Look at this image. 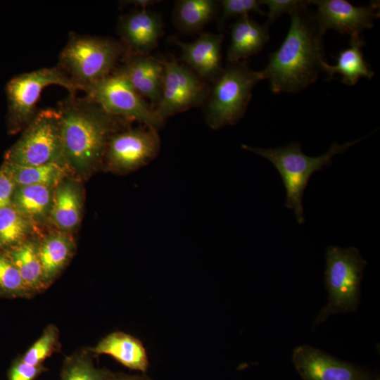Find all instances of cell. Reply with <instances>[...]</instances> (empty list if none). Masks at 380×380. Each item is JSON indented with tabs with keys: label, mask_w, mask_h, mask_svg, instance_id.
I'll use <instances>...</instances> for the list:
<instances>
[{
	"label": "cell",
	"mask_w": 380,
	"mask_h": 380,
	"mask_svg": "<svg viewBox=\"0 0 380 380\" xmlns=\"http://www.w3.org/2000/svg\"><path fill=\"white\" fill-rule=\"evenodd\" d=\"M60 85L70 94L77 86L59 68H44L13 77L6 87L8 100V132L15 133L26 127L37 113L36 104L42 90L49 85Z\"/></svg>",
	"instance_id": "cell-8"
},
{
	"label": "cell",
	"mask_w": 380,
	"mask_h": 380,
	"mask_svg": "<svg viewBox=\"0 0 380 380\" xmlns=\"http://www.w3.org/2000/svg\"><path fill=\"white\" fill-rule=\"evenodd\" d=\"M53 223L64 231L74 229L80 220L81 198L75 185L70 182L59 184L53 194L49 210Z\"/></svg>",
	"instance_id": "cell-23"
},
{
	"label": "cell",
	"mask_w": 380,
	"mask_h": 380,
	"mask_svg": "<svg viewBox=\"0 0 380 380\" xmlns=\"http://www.w3.org/2000/svg\"><path fill=\"white\" fill-rule=\"evenodd\" d=\"M3 252L14 264L32 294L48 287L38 255V244L27 239Z\"/></svg>",
	"instance_id": "cell-21"
},
{
	"label": "cell",
	"mask_w": 380,
	"mask_h": 380,
	"mask_svg": "<svg viewBox=\"0 0 380 380\" xmlns=\"http://www.w3.org/2000/svg\"><path fill=\"white\" fill-rule=\"evenodd\" d=\"M110 380H144V379L139 377H119V378H115Z\"/></svg>",
	"instance_id": "cell-35"
},
{
	"label": "cell",
	"mask_w": 380,
	"mask_h": 380,
	"mask_svg": "<svg viewBox=\"0 0 380 380\" xmlns=\"http://www.w3.org/2000/svg\"><path fill=\"white\" fill-rule=\"evenodd\" d=\"M57 109L61 118L63 160L80 171L93 167L101 160L118 125L127 121L108 113L87 96L70 94Z\"/></svg>",
	"instance_id": "cell-2"
},
{
	"label": "cell",
	"mask_w": 380,
	"mask_h": 380,
	"mask_svg": "<svg viewBox=\"0 0 380 380\" xmlns=\"http://www.w3.org/2000/svg\"><path fill=\"white\" fill-rule=\"evenodd\" d=\"M16 184L6 172L0 167V209L11 205L13 196Z\"/></svg>",
	"instance_id": "cell-32"
},
{
	"label": "cell",
	"mask_w": 380,
	"mask_h": 380,
	"mask_svg": "<svg viewBox=\"0 0 380 380\" xmlns=\"http://www.w3.org/2000/svg\"><path fill=\"white\" fill-rule=\"evenodd\" d=\"M219 3L221 8L220 25L229 18H238L248 15L251 12L266 15L261 9V4L258 0H222Z\"/></svg>",
	"instance_id": "cell-29"
},
{
	"label": "cell",
	"mask_w": 380,
	"mask_h": 380,
	"mask_svg": "<svg viewBox=\"0 0 380 380\" xmlns=\"http://www.w3.org/2000/svg\"><path fill=\"white\" fill-rule=\"evenodd\" d=\"M4 159V162L20 166L64 161L61 118L58 109L37 112L20 139L6 151Z\"/></svg>",
	"instance_id": "cell-7"
},
{
	"label": "cell",
	"mask_w": 380,
	"mask_h": 380,
	"mask_svg": "<svg viewBox=\"0 0 380 380\" xmlns=\"http://www.w3.org/2000/svg\"><path fill=\"white\" fill-rule=\"evenodd\" d=\"M317 11L314 13L322 31L332 29L342 34H360L374 25L379 17V4L372 1L366 6H355L345 0H313Z\"/></svg>",
	"instance_id": "cell-13"
},
{
	"label": "cell",
	"mask_w": 380,
	"mask_h": 380,
	"mask_svg": "<svg viewBox=\"0 0 380 380\" xmlns=\"http://www.w3.org/2000/svg\"><path fill=\"white\" fill-rule=\"evenodd\" d=\"M67 165L63 160L37 166H20L4 162L1 167L10 175L16 186L43 185L53 188L61 184L65 176Z\"/></svg>",
	"instance_id": "cell-22"
},
{
	"label": "cell",
	"mask_w": 380,
	"mask_h": 380,
	"mask_svg": "<svg viewBox=\"0 0 380 380\" xmlns=\"http://www.w3.org/2000/svg\"><path fill=\"white\" fill-rule=\"evenodd\" d=\"M222 34L204 32L194 42L186 43L172 38L182 52V60L203 80L215 82L222 72Z\"/></svg>",
	"instance_id": "cell-15"
},
{
	"label": "cell",
	"mask_w": 380,
	"mask_h": 380,
	"mask_svg": "<svg viewBox=\"0 0 380 380\" xmlns=\"http://www.w3.org/2000/svg\"><path fill=\"white\" fill-rule=\"evenodd\" d=\"M261 80L260 71L252 70L246 61L227 63L205 103L208 126L217 129L236 124L246 111L254 87Z\"/></svg>",
	"instance_id": "cell-4"
},
{
	"label": "cell",
	"mask_w": 380,
	"mask_h": 380,
	"mask_svg": "<svg viewBox=\"0 0 380 380\" xmlns=\"http://www.w3.org/2000/svg\"><path fill=\"white\" fill-rule=\"evenodd\" d=\"M158 1L156 0H132L122 1V4L133 5L138 9L147 8L156 4Z\"/></svg>",
	"instance_id": "cell-34"
},
{
	"label": "cell",
	"mask_w": 380,
	"mask_h": 380,
	"mask_svg": "<svg viewBox=\"0 0 380 380\" xmlns=\"http://www.w3.org/2000/svg\"><path fill=\"white\" fill-rule=\"evenodd\" d=\"M292 362L303 380H372L366 369L308 345L296 347Z\"/></svg>",
	"instance_id": "cell-12"
},
{
	"label": "cell",
	"mask_w": 380,
	"mask_h": 380,
	"mask_svg": "<svg viewBox=\"0 0 380 380\" xmlns=\"http://www.w3.org/2000/svg\"><path fill=\"white\" fill-rule=\"evenodd\" d=\"M324 281L328 302L313 322V328L330 315L356 311L360 300V285L367 261L355 247L328 246Z\"/></svg>",
	"instance_id": "cell-5"
},
{
	"label": "cell",
	"mask_w": 380,
	"mask_h": 380,
	"mask_svg": "<svg viewBox=\"0 0 380 380\" xmlns=\"http://www.w3.org/2000/svg\"><path fill=\"white\" fill-rule=\"evenodd\" d=\"M361 140L362 138L343 144L334 142L326 153L317 157H310L303 153L298 142L274 148L247 145H242V147L266 158L277 170L286 189L285 205L293 210L298 223L301 224L305 222L303 196L311 176L325 166L331 165L332 158L337 154L345 153L350 146Z\"/></svg>",
	"instance_id": "cell-3"
},
{
	"label": "cell",
	"mask_w": 380,
	"mask_h": 380,
	"mask_svg": "<svg viewBox=\"0 0 380 380\" xmlns=\"http://www.w3.org/2000/svg\"><path fill=\"white\" fill-rule=\"evenodd\" d=\"M163 27L159 13L142 8L122 15L118 32L131 53L146 55L158 45Z\"/></svg>",
	"instance_id": "cell-14"
},
{
	"label": "cell",
	"mask_w": 380,
	"mask_h": 380,
	"mask_svg": "<svg viewBox=\"0 0 380 380\" xmlns=\"http://www.w3.org/2000/svg\"><path fill=\"white\" fill-rule=\"evenodd\" d=\"M219 5L214 0L177 1L173 11L174 22L183 32H196L215 18Z\"/></svg>",
	"instance_id": "cell-24"
},
{
	"label": "cell",
	"mask_w": 380,
	"mask_h": 380,
	"mask_svg": "<svg viewBox=\"0 0 380 380\" xmlns=\"http://www.w3.org/2000/svg\"><path fill=\"white\" fill-rule=\"evenodd\" d=\"M31 295L14 264L0 251V298H26Z\"/></svg>",
	"instance_id": "cell-27"
},
{
	"label": "cell",
	"mask_w": 380,
	"mask_h": 380,
	"mask_svg": "<svg viewBox=\"0 0 380 380\" xmlns=\"http://www.w3.org/2000/svg\"><path fill=\"white\" fill-rule=\"evenodd\" d=\"M96 354L108 355L124 366L146 372L148 362L143 343L135 337L120 331L111 333L92 348Z\"/></svg>",
	"instance_id": "cell-19"
},
{
	"label": "cell",
	"mask_w": 380,
	"mask_h": 380,
	"mask_svg": "<svg viewBox=\"0 0 380 380\" xmlns=\"http://www.w3.org/2000/svg\"><path fill=\"white\" fill-rule=\"evenodd\" d=\"M365 42L360 34L350 36L349 46L342 50L336 58V63L331 65L326 61L322 62V70L329 79L336 74L341 75V82L347 85H355L361 77L371 80L374 72L365 60L362 47Z\"/></svg>",
	"instance_id": "cell-18"
},
{
	"label": "cell",
	"mask_w": 380,
	"mask_h": 380,
	"mask_svg": "<svg viewBox=\"0 0 380 380\" xmlns=\"http://www.w3.org/2000/svg\"><path fill=\"white\" fill-rule=\"evenodd\" d=\"M52 189L43 185L17 186L11 205L30 221L41 219L50 210Z\"/></svg>",
	"instance_id": "cell-25"
},
{
	"label": "cell",
	"mask_w": 380,
	"mask_h": 380,
	"mask_svg": "<svg viewBox=\"0 0 380 380\" xmlns=\"http://www.w3.org/2000/svg\"><path fill=\"white\" fill-rule=\"evenodd\" d=\"M227 63L242 61L261 51L270 40L269 25H260L248 15L238 18L230 27Z\"/></svg>",
	"instance_id": "cell-17"
},
{
	"label": "cell",
	"mask_w": 380,
	"mask_h": 380,
	"mask_svg": "<svg viewBox=\"0 0 380 380\" xmlns=\"http://www.w3.org/2000/svg\"><path fill=\"white\" fill-rule=\"evenodd\" d=\"M63 380H104V374L84 357L72 360L67 366Z\"/></svg>",
	"instance_id": "cell-30"
},
{
	"label": "cell",
	"mask_w": 380,
	"mask_h": 380,
	"mask_svg": "<svg viewBox=\"0 0 380 380\" xmlns=\"http://www.w3.org/2000/svg\"><path fill=\"white\" fill-rule=\"evenodd\" d=\"M157 131L146 126L113 134L103 156L108 168L115 172L127 173L151 162L160 147Z\"/></svg>",
	"instance_id": "cell-11"
},
{
	"label": "cell",
	"mask_w": 380,
	"mask_h": 380,
	"mask_svg": "<svg viewBox=\"0 0 380 380\" xmlns=\"http://www.w3.org/2000/svg\"><path fill=\"white\" fill-rule=\"evenodd\" d=\"M124 53V46L112 39L74 34L61 51L59 62L82 90L111 74Z\"/></svg>",
	"instance_id": "cell-6"
},
{
	"label": "cell",
	"mask_w": 380,
	"mask_h": 380,
	"mask_svg": "<svg viewBox=\"0 0 380 380\" xmlns=\"http://www.w3.org/2000/svg\"><path fill=\"white\" fill-rule=\"evenodd\" d=\"M58 334L55 326H48L40 338L26 352L22 360L32 366H39L53 352L57 343Z\"/></svg>",
	"instance_id": "cell-28"
},
{
	"label": "cell",
	"mask_w": 380,
	"mask_h": 380,
	"mask_svg": "<svg viewBox=\"0 0 380 380\" xmlns=\"http://www.w3.org/2000/svg\"><path fill=\"white\" fill-rule=\"evenodd\" d=\"M261 5L265 4L268 8L267 24L271 23L277 20L285 13L291 14L296 8L304 4L306 1L300 0H260Z\"/></svg>",
	"instance_id": "cell-31"
},
{
	"label": "cell",
	"mask_w": 380,
	"mask_h": 380,
	"mask_svg": "<svg viewBox=\"0 0 380 380\" xmlns=\"http://www.w3.org/2000/svg\"><path fill=\"white\" fill-rule=\"evenodd\" d=\"M308 1L293 11L287 34L279 48L269 55L260 71L271 90L278 93L299 92L315 83L322 70L323 35Z\"/></svg>",
	"instance_id": "cell-1"
},
{
	"label": "cell",
	"mask_w": 380,
	"mask_h": 380,
	"mask_svg": "<svg viewBox=\"0 0 380 380\" xmlns=\"http://www.w3.org/2000/svg\"><path fill=\"white\" fill-rule=\"evenodd\" d=\"M164 77L160 101L154 108L165 121L168 117L205 104L210 91L206 83L175 58L162 59Z\"/></svg>",
	"instance_id": "cell-10"
},
{
	"label": "cell",
	"mask_w": 380,
	"mask_h": 380,
	"mask_svg": "<svg viewBox=\"0 0 380 380\" xmlns=\"http://www.w3.org/2000/svg\"><path fill=\"white\" fill-rule=\"evenodd\" d=\"M82 90L87 96L112 115L137 120L156 129L164 122L118 70L85 86Z\"/></svg>",
	"instance_id": "cell-9"
},
{
	"label": "cell",
	"mask_w": 380,
	"mask_h": 380,
	"mask_svg": "<svg viewBox=\"0 0 380 380\" xmlns=\"http://www.w3.org/2000/svg\"><path fill=\"white\" fill-rule=\"evenodd\" d=\"M31 221L13 205L0 209V251H5L27 239Z\"/></svg>",
	"instance_id": "cell-26"
},
{
	"label": "cell",
	"mask_w": 380,
	"mask_h": 380,
	"mask_svg": "<svg viewBox=\"0 0 380 380\" xmlns=\"http://www.w3.org/2000/svg\"><path fill=\"white\" fill-rule=\"evenodd\" d=\"M40 370V365L32 366L20 359L11 367L9 372V380H33Z\"/></svg>",
	"instance_id": "cell-33"
},
{
	"label": "cell",
	"mask_w": 380,
	"mask_h": 380,
	"mask_svg": "<svg viewBox=\"0 0 380 380\" xmlns=\"http://www.w3.org/2000/svg\"><path fill=\"white\" fill-rule=\"evenodd\" d=\"M118 70L125 77L134 89L141 96L153 103L160 101L164 65L162 59L148 54L129 53Z\"/></svg>",
	"instance_id": "cell-16"
},
{
	"label": "cell",
	"mask_w": 380,
	"mask_h": 380,
	"mask_svg": "<svg viewBox=\"0 0 380 380\" xmlns=\"http://www.w3.org/2000/svg\"><path fill=\"white\" fill-rule=\"evenodd\" d=\"M74 250L73 239L63 232L51 234L38 243V255L48 286L68 263Z\"/></svg>",
	"instance_id": "cell-20"
}]
</instances>
